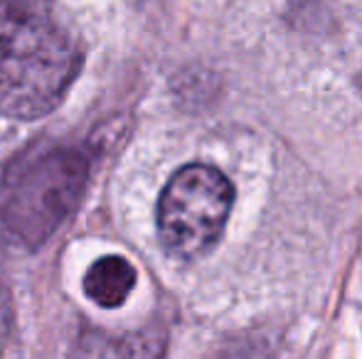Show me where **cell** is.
<instances>
[{
    "label": "cell",
    "mask_w": 362,
    "mask_h": 359,
    "mask_svg": "<svg viewBox=\"0 0 362 359\" xmlns=\"http://www.w3.org/2000/svg\"><path fill=\"white\" fill-rule=\"evenodd\" d=\"M81 64L72 28L45 0H0V116L49 114Z\"/></svg>",
    "instance_id": "1"
},
{
    "label": "cell",
    "mask_w": 362,
    "mask_h": 359,
    "mask_svg": "<svg viewBox=\"0 0 362 359\" xmlns=\"http://www.w3.org/2000/svg\"><path fill=\"white\" fill-rule=\"evenodd\" d=\"M84 180L86 163L74 150H33L3 175L0 221L23 244H42L74 209Z\"/></svg>",
    "instance_id": "2"
},
{
    "label": "cell",
    "mask_w": 362,
    "mask_h": 359,
    "mask_svg": "<svg viewBox=\"0 0 362 359\" xmlns=\"http://www.w3.org/2000/svg\"><path fill=\"white\" fill-rule=\"evenodd\" d=\"M234 190L210 165H185L165 185L158 202V231L163 246L180 259H197L217 244Z\"/></svg>",
    "instance_id": "3"
},
{
    "label": "cell",
    "mask_w": 362,
    "mask_h": 359,
    "mask_svg": "<svg viewBox=\"0 0 362 359\" xmlns=\"http://www.w3.org/2000/svg\"><path fill=\"white\" fill-rule=\"evenodd\" d=\"M74 359H163V340L151 332H104L81 335Z\"/></svg>",
    "instance_id": "4"
},
{
    "label": "cell",
    "mask_w": 362,
    "mask_h": 359,
    "mask_svg": "<svg viewBox=\"0 0 362 359\" xmlns=\"http://www.w3.org/2000/svg\"><path fill=\"white\" fill-rule=\"evenodd\" d=\"M136 286V271L121 256H101L84 276V293L101 308H119Z\"/></svg>",
    "instance_id": "5"
}]
</instances>
